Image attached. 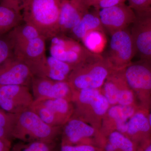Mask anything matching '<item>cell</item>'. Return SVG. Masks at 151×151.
<instances>
[{"mask_svg":"<svg viewBox=\"0 0 151 151\" xmlns=\"http://www.w3.org/2000/svg\"><path fill=\"white\" fill-rule=\"evenodd\" d=\"M22 21L21 13L0 4V35L7 34Z\"/></svg>","mask_w":151,"mask_h":151,"instance_id":"21","label":"cell"},{"mask_svg":"<svg viewBox=\"0 0 151 151\" xmlns=\"http://www.w3.org/2000/svg\"><path fill=\"white\" fill-rule=\"evenodd\" d=\"M150 110L139 108L128 121L126 136L139 148L151 138V128L149 122Z\"/></svg>","mask_w":151,"mask_h":151,"instance_id":"17","label":"cell"},{"mask_svg":"<svg viewBox=\"0 0 151 151\" xmlns=\"http://www.w3.org/2000/svg\"><path fill=\"white\" fill-rule=\"evenodd\" d=\"M99 133L96 145L101 151H137L139 148L130 138L116 130Z\"/></svg>","mask_w":151,"mask_h":151,"instance_id":"18","label":"cell"},{"mask_svg":"<svg viewBox=\"0 0 151 151\" xmlns=\"http://www.w3.org/2000/svg\"><path fill=\"white\" fill-rule=\"evenodd\" d=\"M61 127L49 126L29 109L14 114L12 136L24 142H56L61 134Z\"/></svg>","mask_w":151,"mask_h":151,"instance_id":"2","label":"cell"},{"mask_svg":"<svg viewBox=\"0 0 151 151\" xmlns=\"http://www.w3.org/2000/svg\"><path fill=\"white\" fill-rule=\"evenodd\" d=\"M11 151H58L56 142H20L12 147Z\"/></svg>","mask_w":151,"mask_h":151,"instance_id":"23","label":"cell"},{"mask_svg":"<svg viewBox=\"0 0 151 151\" xmlns=\"http://www.w3.org/2000/svg\"><path fill=\"white\" fill-rule=\"evenodd\" d=\"M12 147L11 141L0 139V151H11Z\"/></svg>","mask_w":151,"mask_h":151,"instance_id":"30","label":"cell"},{"mask_svg":"<svg viewBox=\"0 0 151 151\" xmlns=\"http://www.w3.org/2000/svg\"><path fill=\"white\" fill-rule=\"evenodd\" d=\"M8 34L13 45L14 56L27 65L46 57V39L33 27L24 23Z\"/></svg>","mask_w":151,"mask_h":151,"instance_id":"4","label":"cell"},{"mask_svg":"<svg viewBox=\"0 0 151 151\" xmlns=\"http://www.w3.org/2000/svg\"><path fill=\"white\" fill-rule=\"evenodd\" d=\"M49 126L62 127L74 113L72 102L63 98H45L34 100L29 108Z\"/></svg>","mask_w":151,"mask_h":151,"instance_id":"7","label":"cell"},{"mask_svg":"<svg viewBox=\"0 0 151 151\" xmlns=\"http://www.w3.org/2000/svg\"><path fill=\"white\" fill-rule=\"evenodd\" d=\"M140 107L139 105L124 106L119 105L110 106L105 116L113 122V130L126 135L128 121Z\"/></svg>","mask_w":151,"mask_h":151,"instance_id":"19","label":"cell"},{"mask_svg":"<svg viewBox=\"0 0 151 151\" xmlns=\"http://www.w3.org/2000/svg\"><path fill=\"white\" fill-rule=\"evenodd\" d=\"M31 86L34 100L45 98H63L72 102L73 91L68 81H57L34 76Z\"/></svg>","mask_w":151,"mask_h":151,"instance_id":"13","label":"cell"},{"mask_svg":"<svg viewBox=\"0 0 151 151\" xmlns=\"http://www.w3.org/2000/svg\"><path fill=\"white\" fill-rule=\"evenodd\" d=\"M34 101L29 87L23 85L0 86V108L17 114L29 109Z\"/></svg>","mask_w":151,"mask_h":151,"instance_id":"10","label":"cell"},{"mask_svg":"<svg viewBox=\"0 0 151 151\" xmlns=\"http://www.w3.org/2000/svg\"><path fill=\"white\" fill-rule=\"evenodd\" d=\"M50 55L71 65L73 69L84 62L92 54L73 38L59 34L51 39Z\"/></svg>","mask_w":151,"mask_h":151,"instance_id":"8","label":"cell"},{"mask_svg":"<svg viewBox=\"0 0 151 151\" xmlns=\"http://www.w3.org/2000/svg\"><path fill=\"white\" fill-rule=\"evenodd\" d=\"M8 33L0 35V65L14 55L13 45Z\"/></svg>","mask_w":151,"mask_h":151,"instance_id":"25","label":"cell"},{"mask_svg":"<svg viewBox=\"0 0 151 151\" xmlns=\"http://www.w3.org/2000/svg\"><path fill=\"white\" fill-rule=\"evenodd\" d=\"M136 14L151 12V0H127Z\"/></svg>","mask_w":151,"mask_h":151,"instance_id":"26","label":"cell"},{"mask_svg":"<svg viewBox=\"0 0 151 151\" xmlns=\"http://www.w3.org/2000/svg\"><path fill=\"white\" fill-rule=\"evenodd\" d=\"M63 0H27L23 21L35 28L46 40L60 34L58 19Z\"/></svg>","mask_w":151,"mask_h":151,"instance_id":"1","label":"cell"},{"mask_svg":"<svg viewBox=\"0 0 151 151\" xmlns=\"http://www.w3.org/2000/svg\"><path fill=\"white\" fill-rule=\"evenodd\" d=\"M61 145H95L98 130L81 119L71 117L63 126Z\"/></svg>","mask_w":151,"mask_h":151,"instance_id":"12","label":"cell"},{"mask_svg":"<svg viewBox=\"0 0 151 151\" xmlns=\"http://www.w3.org/2000/svg\"><path fill=\"white\" fill-rule=\"evenodd\" d=\"M127 84L134 92L140 106L150 111L151 106V60L140 59L123 69Z\"/></svg>","mask_w":151,"mask_h":151,"instance_id":"6","label":"cell"},{"mask_svg":"<svg viewBox=\"0 0 151 151\" xmlns=\"http://www.w3.org/2000/svg\"><path fill=\"white\" fill-rule=\"evenodd\" d=\"M59 151H101L97 146L90 144L60 145Z\"/></svg>","mask_w":151,"mask_h":151,"instance_id":"28","label":"cell"},{"mask_svg":"<svg viewBox=\"0 0 151 151\" xmlns=\"http://www.w3.org/2000/svg\"><path fill=\"white\" fill-rule=\"evenodd\" d=\"M127 0H91L89 2L90 7H93L94 9L99 10L119 4L125 3Z\"/></svg>","mask_w":151,"mask_h":151,"instance_id":"27","label":"cell"},{"mask_svg":"<svg viewBox=\"0 0 151 151\" xmlns=\"http://www.w3.org/2000/svg\"><path fill=\"white\" fill-rule=\"evenodd\" d=\"M98 14L104 29L110 35L127 29L136 19L134 11L125 3L98 10Z\"/></svg>","mask_w":151,"mask_h":151,"instance_id":"11","label":"cell"},{"mask_svg":"<svg viewBox=\"0 0 151 151\" xmlns=\"http://www.w3.org/2000/svg\"><path fill=\"white\" fill-rule=\"evenodd\" d=\"M76 1H78L84 3V4H86V5H87V6H89V2L91 0H76Z\"/></svg>","mask_w":151,"mask_h":151,"instance_id":"32","label":"cell"},{"mask_svg":"<svg viewBox=\"0 0 151 151\" xmlns=\"http://www.w3.org/2000/svg\"><path fill=\"white\" fill-rule=\"evenodd\" d=\"M136 15L131 33L136 54L140 59L151 60V12Z\"/></svg>","mask_w":151,"mask_h":151,"instance_id":"14","label":"cell"},{"mask_svg":"<svg viewBox=\"0 0 151 151\" xmlns=\"http://www.w3.org/2000/svg\"><path fill=\"white\" fill-rule=\"evenodd\" d=\"M104 30V28L100 21L98 10L86 13L78 24L72 29L71 33L73 38L81 40L82 39L92 31Z\"/></svg>","mask_w":151,"mask_h":151,"instance_id":"20","label":"cell"},{"mask_svg":"<svg viewBox=\"0 0 151 151\" xmlns=\"http://www.w3.org/2000/svg\"><path fill=\"white\" fill-rule=\"evenodd\" d=\"M90 8L76 0H63L58 19L60 34L70 32Z\"/></svg>","mask_w":151,"mask_h":151,"instance_id":"16","label":"cell"},{"mask_svg":"<svg viewBox=\"0 0 151 151\" xmlns=\"http://www.w3.org/2000/svg\"><path fill=\"white\" fill-rule=\"evenodd\" d=\"M14 114L7 113L0 108V139L12 140Z\"/></svg>","mask_w":151,"mask_h":151,"instance_id":"24","label":"cell"},{"mask_svg":"<svg viewBox=\"0 0 151 151\" xmlns=\"http://www.w3.org/2000/svg\"><path fill=\"white\" fill-rule=\"evenodd\" d=\"M111 35L110 49L105 57L113 70H122L131 64L136 55L132 35L126 29Z\"/></svg>","mask_w":151,"mask_h":151,"instance_id":"9","label":"cell"},{"mask_svg":"<svg viewBox=\"0 0 151 151\" xmlns=\"http://www.w3.org/2000/svg\"><path fill=\"white\" fill-rule=\"evenodd\" d=\"M137 151H142V150H141V149L140 148H138V150H137Z\"/></svg>","mask_w":151,"mask_h":151,"instance_id":"34","label":"cell"},{"mask_svg":"<svg viewBox=\"0 0 151 151\" xmlns=\"http://www.w3.org/2000/svg\"><path fill=\"white\" fill-rule=\"evenodd\" d=\"M139 148L141 149L142 151H151V138L144 143Z\"/></svg>","mask_w":151,"mask_h":151,"instance_id":"31","label":"cell"},{"mask_svg":"<svg viewBox=\"0 0 151 151\" xmlns=\"http://www.w3.org/2000/svg\"><path fill=\"white\" fill-rule=\"evenodd\" d=\"M28 65L21 60L11 57L0 65V86H31L33 77Z\"/></svg>","mask_w":151,"mask_h":151,"instance_id":"15","label":"cell"},{"mask_svg":"<svg viewBox=\"0 0 151 151\" xmlns=\"http://www.w3.org/2000/svg\"><path fill=\"white\" fill-rule=\"evenodd\" d=\"M151 110V106L150 109V110ZM149 122H150V127L151 128V112H150V113H149Z\"/></svg>","mask_w":151,"mask_h":151,"instance_id":"33","label":"cell"},{"mask_svg":"<svg viewBox=\"0 0 151 151\" xmlns=\"http://www.w3.org/2000/svg\"><path fill=\"white\" fill-rule=\"evenodd\" d=\"M27 0H0V4L21 13Z\"/></svg>","mask_w":151,"mask_h":151,"instance_id":"29","label":"cell"},{"mask_svg":"<svg viewBox=\"0 0 151 151\" xmlns=\"http://www.w3.org/2000/svg\"><path fill=\"white\" fill-rule=\"evenodd\" d=\"M81 41L87 50L97 54H101L107 43L104 31L100 30H95L88 32Z\"/></svg>","mask_w":151,"mask_h":151,"instance_id":"22","label":"cell"},{"mask_svg":"<svg viewBox=\"0 0 151 151\" xmlns=\"http://www.w3.org/2000/svg\"><path fill=\"white\" fill-rule=\"evenodd\" d=\"M113 70L105 56L92 53L73 69L68 81L73 92L86 88L100 89Z\"/></svg>","mask_w":151,"mask_h":151,"instance_id":"3","label":"cell"},{"mask_svg":"<svg viewBox=\"0 0 151 151\" xmlns=\"http://www.w3.org/2000/svg\"><path fill=\"white\" fill-rule=\"evenodd\" d=\"M100 89L86 88L73 92L72 101L74 104L72 117L81 119L98 131L110 107Z\"/></svg>","mask_w":151,"mask_h":151,"instance_id":"5","label":"cell"}]
</instances>
